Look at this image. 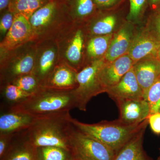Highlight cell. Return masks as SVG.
Returning <instances> with one entry per match:
<instances>
[{
	"label": "cell",
	"mask_w": 160,
	"mask_h": 160,
	"mask_svg": "<svg viewBox=\"0 0 160 160\" xmlns=\"http://www.w3.org/2000/svg\"><path fill=\"white\" fill-rule=\"evenodd\" d=\"M69 112L37 116L31 126L22 132L35 148L58 147L73 151L70 142L72 123Z\"/></svg>",
	"instance_id": "obj_1"
},
{
	"label": "cell",
	"mask_w": 160,
	"mask_h": 160,
	"mask_svg": "<svg viewBox=\"0 0 160 160\" xmlns=\"http://www.w3.org/2000/svg\"><path fill=\"white\" fill-rule=\"evenodd\" d=\"M71 122L80 131L108 146L116 154L149 124L148 118L142 122L132 125L123 122L119 119L88 124L71 118Z\"/></svg>",
	"instance_id": "obj_2"
},
{
	"label": "cell",
	"mask_w": 160,
	"mask_h": 160,
	"mask_svg": "<svg viewBox=\"0 0 160 160\" xmlns=\"http://www.w3.org/2000/svg\"><path fill=\"white\" fill-rule=\"evenodd\" d=\"M77 107L73 90L62 91L42 87L24 102L6 109L37 116L54 112H69Z\"/></svg>",
	"instance_id": "obj_3"
},
{
	"label": "cell",
	"mask_w": 160,
	"mask_h": 160,
	"mask_svg": "<svg viewBox=\"0 0 160 160\" xmlns=\"http://www.w3.org/2000/svg\"><path fill=\"white\" fill-rule=\"evenodd\" d=\"M33 42L55 39L71 22L65 0H51L37 10L29 19Z\"/></svg>",
	"instance_id": "obj_4"
},
{
	"label": "cell",
	"mask_w": 160,
	"mask_h": 160,
	"mask_svg": "<svg viewBox=\"0 0 160 160\" xmlns=\"http://www.w3.org/2000/svg\"><path fill=\"white\" fill-rule=\"evenodd\" d=\"M87 35L85 24L72 22L55 38L59 61L79 72L85 66Z\"/></svg>",
	"instance_id": "obj_5"
},
{
	"label": "cell",
	"mask_w": 160,
	"mask_h": 160,
	"mask_svg": "<svg viewBox=\"0 0 160 160\" xmlns=\"http://www.w3.org/2000/svg\"><path fill=\"white\" fill-rule=\"evenodd\" d=\"M36 50L37 43L31 41L13 50L0 51V85L32 73Z\"/></svg>",
	"instance_id": "obj_6"
},
{
	"label": "cell",
	"mask_w": 160,
	"mask_h": 160,
	"mask_svg": "<svg viewBox=\"0 0 160 160\" xmlns=\"http://www.w3.org/2000/svg\"><path fill=\"white\" fill-rule=\"evenodd\" d=\"M106 62L105 58L86 65L77 73L78 86L73 90L77 102V108L86 111L90 100L105 92L100 79L101 68Z\"/></svg>",
	"instance_id": "obj_7"
},
{
	"label": "cell",
	"mask_w": 160,
	"mask_h": 160,
	"mask_svg": "<svg viewBox=\"0 0 160 160\" xmlns=\"http://www.w3.org/2000/svg\"><path fill=\"white\" fill-rule=\"evenodd\" d=\"M129 10L127 0L112 9L99 10L85 24L87 37L114 34L127 21Z\"/></svg>",
	"instance_id": "obj_8"
},
{
	"label": "cell",
	"mask_w": 160,
	"mask_h": 160,
	"mask_svg": "<svg viewBox=\"0 0 160 160\" xmlns=\"http://www.w3.org/2000/svg\"><path fill=\"white\" fill-rule=\"evenodd\" d=\"M72 125L70 142L78 160H114L116 154L113 150L98 140L83 133Z\"/></svg>",
	"instance_id": "obj_9"
},
{
	"label": "cell",
	"mask_w": 160,
	"mask_h": 160,
	"mask_svg": "<svg viewBox=\"0 0 160 160\" xmlns=\"http://www.w3.org/2000/svg\"><path fill=\"white\" fill-rule=\"evenodd\" d=\"M58 61V51L55 40H46L37 43L32 74L38 80L42 87Z\"/></svg>",
	"instance_id": "obj_10"
},
{
	"label": "cell",
	"mask_w": 160,
	"mask_h": 160,
	"mask_svg": "<svg viewBox=\"0 0 160 160\" xmlns=\"http://www.w3.org/2000/svg\"><path fill=\"white\" fill-rule=\"evenodd\" d=\"M32 41L33 34L29 20L22 15L15 14L12 26L1 41L0 51L13 50Z\"/></svg>",
	"instance_id": "obj_11"
},
{
	"label": "cell",
	"mask_w": 160,
	"mask_h": 160,
	"mask_svg": "<svg viewBox=\"0 0 160 160\" xmlns=\"http://www.w3.org/2000/svg\"><path fill=\"white\" fill-rule=\"evenodd\" d=\"M138 26L127 20L113 34L109 49L105 56L106 62H112L128 54L137 31Z\"/></svg>",
	"instance_id": "obj_12"
},
{
	"label": "cell",
	"mask_w": 160,
	"mask_h": 160,
	"mask_svg": "<svg viewBox=\"0 0 160 160\" xmlns=\"http://www.w3.org/2000/svg\"><path fill=\"white\" fill-rule=\"evenodd\" d=\"M106 92L116 102L122 100L144 99L142 90L132 67L118 82L106 89Z\"/></svg>",
	"instance_id": "obj_13"
},
{
	"label": "cell",
	"mask_w": 160,
	"mask_h": 160,
	"mask_svg": "<svg viewBox=\"0 0 160 160\" xmlns=\"http://www.w3.org/2000/svg\"><path fill=\"white\" fill-rule=\"evenodd\" d=\"M160 45L159 42L152 36L142 24L138 26L137 31L128 54L134 64L145 58L157 57Z\"/></svg>",
	"instance_id": "obj_14"
},
{
	"label": "cell",
	"mask_w": 160,
	"mask_h": 160,
	"mask_svg": "<svg viewBox=\"0 0 160 160\" xmlns=\"http://www.w3.org/2000/svg\"><path fill=\"white\" fill-rule=\"evenodd\" d=\"M134 62L127 54L111 62H106L101 68L100 79L106 92V89L114 86L132 68Z\"/></svg>",
	"instance_id": "obj_15"
},
{
	"label": "cell",
	"mask_w": 160,
	"mask_h": 160,
	"mask_svg": "<svg viewBox=\"0 0 160 160\" xmlns=\"http://www.w3.org/2000/svg\"><path fill=\"white\" fill-rule=\"evenodd\" d=\"M77 73L66 63L58 61L42 87L62 91L74 90L78 86Z\"/></svg>",
	"instance_id": "obj_16"
},
{
	"label": "cell",
	"mask_w": 160,
	"mask_h": 160,
	"mask_svg": "<svg viewBox=\"0 0 160 160\" xmlns=\"http://www.w3.org/2000/svg\"><path fill=\"white\" fill-rule=\"evenodd\" d=\"M116 103L119 109V119L126 124H138L150 115V107L144 99L122 100Z\"/></svg>",
	"instance_id": "obj_17"
},
{
	"label": "cell",
	"mask_w": 160,
	"mask_h": 160,
	"mask_svg": "<svg viewBox=\"0 0 160 160\" xmlns=\"http://www.w3.org/2000/svg\"><path fill=\"white\" fill-rule=\"evenodd\" d=\"M37 116L6 109L0 115V134H17L28 129Z\"/></svg>",
	"instance_id": "obj_18"
},
{
	"label": "cell",
	"mask_w": 160,
	"mask_h": 160,
	"mask_svg": "<svg viewBox=\"0 0 160 160\" xmlns=\"http://www.w3.org/2000/svg\"><path fill=\"white\" fill-rule=\"evenodd\" d=\"M132 68L144 98L149 87L160 78V61L157 57H149L135 63Z\"/></svg>",
	"instance_id": "obj_19"
},
{
	"label": "cell",
	"mask_w": 160,
	"mask_h": 160,
	"mask_svg": "<svg viewBox=\"0 0 160 160\" xmlns=\"http://www.w3.org/2000/svg\"><path fill=\"white\" fill-rule=\"evenodd\" d=\"M71 21L84 24L99 11L94 0H65Z\"/></svg>",
	"instance_id": "obj_20"
},
{
	"label": "cell",
	"mask_w": 160,
	"mask_h": 160,
	"mask_svg": "<svg viewBox=\"0 0 160 160\" xmlns=\"http://www.w3.org/2000/svg\"><path fill=\"white\" fill-rule=\"evenodd\" d=\"M113 35L111 34L87 38L85 49V66L105 58Z\"/></svg>",
	"instance_id": "obj_21"
},
{
	"label": "cell",
	"mask_w": 160,
	"mask_h": 160,
	"mask_svg": "<svg viewBox=\"0 0 160 160\" xmlns=\"http://www.w3.org/2000/svg\"><path fill=\"white\" fill-rule=\"evenodd\" d=\"M146 128L133 137L116 155L113 160H149L143 148Z\"/></svg>",
	"instance_id": "obj_22"
},
{
	"label": "cell",
	"mask_w": 160,
	"mask_h": 160,
	"mask_svg": "<svg viewBox=\"0 0 160 160\" xmlns=\"http://www.w3.org/2000/svg\"><path fill=\"white\" fill-rule=\"evenodd\" d=\"M17 144L12 143L2 160H38L37 148L24 138L22 132L17 134Z\"/></svg>",
	"instance_id": "obj_23"
},
{
	"label": "cell",
	"mask_w": 160,
	"mask_h": 160,
	"mask_svg": "<svg viewBox=\"0 0 160 160\" xmlns=\"http://www.w3.org/2000/svg\"><path fill=\"white\" fill-rule=\"evenodd\" d=\"M51 0H11L8 10L14 14L22 15L29 20L37 10Z\"/></svg>",
	"instance_id": "obj_24"
},
{
	"label": "cell",
	"mask_w": 160,
	"mask_h": 160,
	"mask_svg": "<svg viewBox=\"0 0 160 160\" xmlns=\"http://www.w3.org/2000/svg\"><path fill=\"white\" fill-rule=\"evenodd\" d=\"M0 86L1 97L6 108L22 103L31 95L12 83H7Z\"/></svg>",
	"instance_id": "obj_25"
},
{
	"label": "cell",
	"mask_w": 160,
	"mask_h": 160,
	"mask_svg": "<svg viewBox=\"0 0 160 160\" xmlns=\"http://www.w3.org/2000/svg\"><path fill=\"white\" fill-rule=\"evenodd\" d=\"M129 10L127 20L137 26L142 25L148 14L149 0H128Z\"/></svg>",
	"instance_id": "obj_26"
},
{
	"label": "cell",
	"mask_w": 160,
	"mask_h": 160,
	"mask_svg": "<svg viewBox=\"0 0 160 160\" xmlns=\"http://www.w3.org/2000/svg\"><path fill=\"white\" fill-rule=\"evenodd\" d=\"M38 160H76L73 151L58 147L37 148Z\"/></svg>",
	"instance_id": "obj_27"
},
{
	"label": "cell",
	"mask_w": 160,
	"mask_h": 160,
	"mask_svg": "<svg viewBox=\"0 0 160 160\" xmlns=\"http://www.w3.org/2000/svg\"><path fill=\"white\" fill-rule=\"evenodd\" d=\"M11 83L31 95L38 91L42 87L38 80L32 73L22 76Z\"/></svg>",
	"instance_id": "obj_28"
},
{
	"label": "cell",
	"mask_w": 160,
	"mask_h": 160,
	"mask_svg": "<svg viewBox=\"0 0 160 160\" xmlns=\"http://www.w3.org/2000/svg\"><path fill=\"white\" fill-rule=\"evenodd\" d=\"M144 99L149 104L150 114L159 112L160 105V78L149 87L144 95Z\"/></svg>",
	"instance_id": "obj_29"
},
{
	"label": "cell",
	"mask_w": 160,
	"mask_h": 160,
	"mask_svg": "<svg viewBox=\"0 0 160 160\" xmlns=\"http://www.w3.org/2000/svg\"><path fill=\"white\" fill-rule=\"evenodd\" d=\"M143 26L160 43V13H148Z\"/></svg>",
	"instance_id": "obj_30"
},
{
	"label": "cell",
	"mask_w": 160,
	"mask_h": 160,
	"mask_svg": "<svg viewBox=\"0 0 160 160\" xmlns=\"http://www.w3.org/2000/svg\"><path fill=\"white\" fill-rule=\"evenodd\" d=\"M14 13L7 10L2 16L0 20V34L2 40L12 26L14 19Z\"/></svg>",
	"instance_id": "obj_31"
},
{
	"label": "cell",
	"mask_w": 160,
	"mask_h": 160,
	"mask_svg": "<svg viewBox=\"0 0 160 160\" xmlns=\"http://www.w3.org/2000/svg\"><path fill=\"white\" fill-rule=\"evenodd\" d=\"M16 135L17 134H0V157L1 158L9 150Z\"/></svg>",
	"instance_id": "obj_32"
},
{
	"label": "cell",
	"mask_w": 160,
	"mask_h": 160,
	"mask_svg": "<svg viewBox=\"0 0 160 160\" xmlns=\"http://www.w3.org/2000/svg\"><path fill=\"white\" fill-rule=\"evenodd\" d=\"M127 0H94L99 10L112 9L119 6Z\"/></svg>",
	"instance_id": "obj_33"
},
{
	"label": "cell",
	"mask_w": 160,
	"mask_h": 160,
	"mask_svg": "<svg viewBox=\"0 0 160 160\" xmlns=\"http://www.w3.org/2000/svg\"><path fill=\"white\" fill-rule=\"evenodd\" d=\"M148 123L152 131L157 135L160 134V112L150 114L148 118Z\"/></svg>",
	"instance_id": "obj_34"
},
{
	"label": "cell",
	"mask_w": 160,
	"mask_h": 160,
	"mask_svg": "<svg viewBox=\"0 0 160 160\" xmlns=\"http://www.w3.org/2000/svg\"><path fill=\"white\" fill-rule=\"evenodd\" d=\"M148 13H160V0H149Z\"/></svg>",
	"instance_id": "obj_35"
},
{
	"label": "cell",
	"mask_w": 160,
	"mask_h": 160,
	"mask_svg": "<svg viewBox=\"0 0 160 160\" xmlns=\"http://www.w3.org/2000/svg\"><path fill=\"white\" fill-rule=\"evenodd\" d=\"M11 0H0V11H4L6 9H8Z\"/></svg>",
	"instance_id": "obj_36"
},
{
	"label": "cell",
	"mask_w": 160,
	"mask_h": 160,
	"mask_svg": "<svg viewBox=\"0 0 160 160\" xmlns=\"http://www.w3.org/2000/svg\"><path fill=\"white\" fill-rule=\"evenodd\" d=\"M157 57L160 61V45L158 49L157 53Z\"/></svg>",
	"instance_id": "obj_37"
},
{
	"label": "cell",
	"mask_w": 160,
	"mask_h": 160,
	"mask_svg": "<svg viewBox=\"0 0 160 160\" xmlns=\"http://www.w3.org/2000/svg\"><path fill=\"white\" fill-rule=\"evenodd\" d=\"M159 150H160V155H159V156L158 158L156 160H160V148Z\"/></svg>",
	"instance_id": "obj_38"
},
{
	"label": "cell",
	"mask_w": 160,
	"mask_h": 160,
	"mask_svg": "<svg viewBox=\"0 0 160 160\" xmlns=\"http://www.w3.org/2000/svg\"><path fill=\"white\" fill-rule=\"evenodd\" d=\"M159 112H160V108H159Z\"/></svg>",
	"instance_id": "obj_39"
},
{
	"label": "cell",
	"mask_w": 160,
	"mask_h": 160,
	"mask_svg": "<svg viewBox=\"0 0 160 160\" xmlns=\"http://www.w3.org/2000/svg\"><path fill=\"white\" fill-rule=\"evenodd\" d=\"M78 160V159H77V160Z\"/></svg>",
	"instance_id": "obj_40"
}]
</instances>
